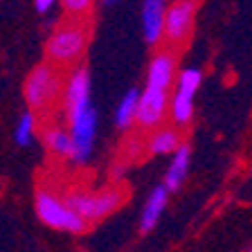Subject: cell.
I'll return each instance as SVG.
<instances>
[{
	"mask_svg": "<svg viewBox=\"0 0 252 252\" xmlns=\"http://www.w3.org/2000/svg\"><path fill=\"white\" fill-rule=\"evenodd\" d=\"M189 164H191V147L183 142V144L171 153V162H169L167 173H164L162 185L167 187L169 194H171V191H178L185 185V180H187V176H189Z\"/></svg>",
	"mask_w": 252,
	"mask_h": 252,
	"instance_id": "8fae6325",
	"label": "cell"
},
{
	"mask_svg": "<svg viewBox=\"0 0 252 252\" xmlns=\"http://www.w3.org/2000/svg\"><path fill=\"white\" fill-rule=\"evenodd\" d=\"M43 142H45V149L52 153V156L70 158L72 140H70V133L65 131V128H47L45 135H43Z\"/></svg>",
	"mask_w": 252,
	"mask_h": 252,
	"instance_id": "9a60e30c",
	"label": "cell"
},
{
	"mask_svg": "<svg viewBox=\"0 0 252 252\" xmlns=\"http://www.w3.org/2000/svg\"><path fill=\"white\" fill-rule=\"evenodd\" d=\"M196 11H198L196 0H173L167 7L162 25V41H167V45L180 47L189 41L191 30H194Z\"/></svg>",
	"mask_w": 252,
	"mask_h": 252,
	"instance_id": "8992f818",
	"label": "cell"
},
{
	"mask_svg": "<svg viewBox=\"0 0 252 252\" xmlns=\"http://www.w3.org/2000/svg\"><path fill=\"white\" fill-rule=\"evenodd\" d=\"M250 252H252V248H250Z\"/></svg>",
	"mask_w": 252,
	"mask_h": 252,
	"instance_id": "44dd1931",
	"label": "cell"
},
{
	"mask_svg": "<svg viewBox=\"0 0 252 252\" xmlns=\"http://www.w3.org/2000/svg\"><path fill=\"white\" fill-rule=\"evenodd\" d=\"M104 5H115V2H120V0H101Z\"/></svg>",
	"mask_w": 252,
	"mask_h": 252,
	"instance_id": "ffe728a7",
	"label": "cell"
},
{
	"mask_svg": "<svg viewBox=\"0 0 252 252\" xmlns=\"http://www.w3.org/2000/svg\"><path fill=\"white\" fill-rule=\"evenodd\" d=\"M176 54L171 50H162L156 52L153 59L149 61L147 68V84L149 88H160V90H171L173 81H176Z\"/></svg>",
	"mask_w": 252,
	"mask_h": 252,
	"instance_id": "ba28073f",
	"label": "cell"
},
{
	"mask_svg": "<svg viewBox=\"0 0 252 252\" xmlns=\"http://www.w3.org/2000/svg\"><path fill=\"white\" fill-rule=\"evenodd\" d=\"M88 50V27L81 23H65L45 43V54L52 65H72L81 61Z\"/></svg>",
	"mask_w": 252,
	"mask_h": 252,
	"instance_id": "277c9868",
	"label": "cell"
},
{
	"mask_svg": "<svg viewBox=\"0 0 252 252\" xmlns=\"http://www.w3.org/2000/svg\"><path fill=\"white\" fill-rule=\"evenodd\" d=\"M196 93H189V90H180L173 88V94H169V120L173 122L176 128H187L194 120V110H196Z\"/></svg>",
	"mask_w": 252,
	"mask_h": 252,
	"instance_id": "7c38bea8",
	"label": "cell"
},
{
	"mask_svg": "<svg viewBox=\"0 0 252 252\" xmlns=\"http://www.w3.org/2000/svg\"><path fill=\"white\" fill-rule=\"evenodd\" d=\"M34 133H36V117L32 110L23 113L16 122V128H14V142L18 147H30L34 142Z\"/></svg>",
	"mask_w": 252,
	"mask_h": 252,
	"instance_id": "2e32d148",
	"label": "cell"
},
{
	"mask_svg": "<svg viewBox=\"0 0 252 252\" xmlns=\"http://www.w3.org/2000/svg\"><path fill=\"white\" fill-rule=\"evenodd\" d=\"M164 11H167V0H142V36L151 47L162 41Z\"/></svg>",
	"mask_w": 252,
	"mask_h": 252,
	"instance_id": "9c48e42d",
	"label": "cell"
},
{
	"mask_svg": "<svg viewBox=\"0 0 252 252\" xmlns=\"http://www.w3.org/2000/svg\"><path fill=\"white\" fill-rule=\"evenodd\" d=\"M183 144V133L176 126H158L149 133L147 140V151L151 156H171L176 149Z\"/></svg>",
	"mask_w": 252,
	"mask_h": 252,
	"instance_id": "4fadbf2b",
	"label": "cell"
},
{
	"mask_svg": "<svg viewBox=\"0 0 252 252\" xmlns=\"http://www.w3.org/2000/svg\"><path fill=\"white\" fill-rule=\"evenodd\" d=\"M59 0H34V7H36L38 14H47V11H52V7Z\"/></svg>",
	"mask_w": 252,
	"mask_h": 252,
	"instance_id": "d6986e66",
	"label": "cell"
},
{
	"mask_svg": "<svg viewBox=\"0 0 252 252\" xmlns=\"http://www.w3.org/2000/svg\"><path fill=\"white\" fill-rule=\"evenodd\" d=\"M90 90H93V81L88 68L84 65L72 70L63 86V108L68 117L70 140H72V151L68 160L77 167H84L93 156L97 126H99V115L93 104Z\"/></svg>",
	"mask_w": 252,
	"mask_h": 252,
	"instance_id": "6da1fadb",
	"label": "cell"
},
{
	"mask_svg": "<svg viewBox=\"0 0 252 252\" xmlns=\"http://www.w3.org/2000/svg\"><path fill=\"white\" fill-rule=\"evenodd\" d=\"M34 210H36V216L43 225L52 227V230L68 232V234H84L90 227L72 207H68L63 196H59L57 191H52L47 187L36 189V194H34Z\"/></svg>",
	"mask_w": 252,
	"mask_h": 252,
	"instance_id": "7a4b0ae2",
	"label": "cell"
},
{
	"mask_svg": "<svg viewBox=\"0 0 252 252\" xmlns=\"http://www.w3.org/2000/svg\"><path fill=\"white\" fill-rule=\"evenodd\" d=\"M176 88L180 90H189V93H198L200 84H203V70L200 68H185L180 72H176Z\"/></svg>",
	"mask_w": 252,
	"mask_h": 252,
	"instance_id": "e0dca14e",
	"label": "cell"
},
{
	"mask_svg": "<svg viewBox=\"0 0 252 252\" xmlns=\"http://www.w3.org/2000/svg\"><path fill=\"white\" fill-rule=\"evenodd\" d=\"M167 203H169L167 187H164V185H156V187L149 191L147 200H144V207H142V214H140V232L142 234H149V232L158 225V220L162 216Z\"/></svg>",
	"mask_w": 252,
	"mask_h": 252,
	"instance_id": "30bf717a",
	"label": "cell"
},
{
	"mask_svg": "<svg viewBox=\"0 0 252 252\" xmlns=\"http://www.w3.org/2000/svg\"><path fill=\"white\" fill-rule=\"evenodd\" d=\"M63 90V79L57 65L41 63L27 74L23 84V97L32 110H45L57 101L59 93Z\"/></svg>",
	"mask_w": 252,
	"mask_h": 252,
	"instance_id": "5b68a950",
	"label": "cell"
},
{
	"mask_svg": "<svg viewBox=\"0 0 252 252\" xmlns=\"http://www.w3.org/2000/svg\"><path fill=\"white\" fill-rule=\"evenodd\" d=\"M124 198H126V194L120 187H106V189H99V191L74 189V191H68V194L63 196L68 207H72L88 225L99 223L101 219H106V216H110L115 210H120Z\"/></svg>",
	"mask_w": 252,
	"mask_h": 252,
	"instance_id": "3957f363",
	"label": "cell"
},
{
	"mask_svg": "<svg viewBox=\"0 0 252 252\" xmlns=\"http://www.w3.org/2000/svg\"><path fill=\"white\" fill-rule=\"evenodd\" d=\"M167 106H169V90L144 86V90H140L135 126H140L142 131L158 128L167 117Z\"/></svg>",
	"mask_w": 252,
	"mask_h": 252,
	"instance_id": "52a82bcc",
	"label": "cell"
},
{
	"mask_svg": "<svg viewBox=\"0 0 252 252\" xmlns=\"http://www.w3.org/2000/svg\"><path fill=\"white\" fill-rule=\"evenodd\" d=\"M61 5L65 9V14L74 16V18H84V16L90 14L94 0H61Z\"/></svg>",
	"mask_w": 252,
	"mask_h": 252,
	"instance_id": "ac0fdd59",
	"label": "cell"
},
{
	"mask_svg": "<svg viewBox=\"0 0 252 252\" xmlns=\"http://www.w3.org/2000/svg\"><path fill=\"white\" fill-rule=\"evenodd\" d=\"M137 101H140V90L131 88L126 90V94L122 97V101L117 104L115 110V124L120 131H128L135 126V117H137Z\"/></svg>",
	"mask_w": 252,
	"mask_h": 252,
	"instance_id": "5bb4252c",
	"label": "cell"
}]
</instances>
